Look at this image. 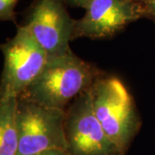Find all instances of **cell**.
I'll return each instance as SVG.
<instances>
[{
  "instance_id": "obj_2",
  "label": "cell",
  "mask_w": 155,
  "mask_h": 155,
  "mask_svg": "<svg viewBox=\"0 0 155 155\" xmlns=\"http://www.w3.org/2000/svg\"><path fill=\"white\" fill-rule=\"evenodd\" d=\"M93 110L113 142L126 154L141 127L133 97L122 81L102 75L90 88Z\"/></svg>"
},
{
  "instance_id": "obj_8",
  "label": "cell",
  "mask_w": 155,
  "mask_h": 155,
  "mask_svg": "<svg viewBox=\"0 0 155 155\" xmlns=\"http://www.w3.org/2000/svg\"><path fill=\"white\" fill-rule=\"evenodd\" d=\"M17 97L0 98V155H17Z\"/></svg>"
},
{
  "instance_id": "obj_5",
  "label": "cell",
  "mask_w": 155,
  "mask_h": 155,
  "mask_svg": "<svg viewBox=\"0 0 155 155\" xmlns=\"http://www.w3.org/2000/svg\"><path fill=\"white\" fill-rule=\"evenodd\" d=\"M65 133L67 152L71 155H125L97 120L90 89L66 110Z\"/></svg>"
},
{
  "instance_id": "obj_9",
  "label": "cell",
  "mask_w": 155,
  "mask_h": 155,
  "mask_svg": "<svg viewBox=\"0 0 155 155\" xmlns=\"http://www.w3.org/2000/svg\"><path fill=\"white\" fill-rule=\"evenodd\" d=\"M18 0H0V19L1 21L16 22L15 7Z\"/></svg>"
},
{
  "instance_id": "obj_12",
  "label": "cell",
  "mask_w": 155,
  "mask_h": 155,
  "mask_svg": "<svg viewBox=\"0 0 155 155\" xmlns=\"http://www.w3.org/2000/svg\"><path fill=\"white\" fill-rule=\"evenodd\" d=\"M36 155H71L66 150H61V149H53V150H48L42 153H40Z\"/></svg>"
},
{
  "instance_id": "obj_10",
  "label": "cell",
  "mask_w": 155,
  "mask_h": 155,
  "mask_svg": "<svg viewBox=\"0 0 155 155\" xmlns=\"http://www.w3.org/2000/svg\"><path fill=\"white\" fill-rule=\"evenodd\" d=\"M143 13V18L155 22V0H134Z\"/></svg>"
},
{
  "instance_id": "obj_3",
  "label": "cell",
  "mask_w": 155,
  "mask_h": 155,
  "mask_svg": "<svg viewBox=\"0 0 155 155\" xmlns=\"http://www.w3.org/2000/svg\"><path fill=\"white\" fill-rule=\"evenodd\" d=\"M4 68L0 98L17 97L43 70L48 55L25 26H18L16 35L1 45Z\"/></svg>"
},
{
  "instance_id": "obj_4",
  "label": "cell",
  "mask_w": 155,
  "mask_h": 155,
  "mask_svg": "<svg viewBox=\"0 0 155 155\" xmlns=\"http://www.w3.org/2000/svg\"><path fill=\"white\" fill-rule=\"evenodd\" d=\"M17 155H36L48 150L67 151L65 133L66 110L18 98Z\"/></svg>"
},
{
  "instance_id": "obj_1",
  "label": "cell",
  "mask_w": 155,
  "mask_h": 155,
  "mask_svg": "<svg viewBox=\"0 0 155 155\" xmlns=\"http://www.w3.org/2000/svg\"><path fill=\"white\" fill-rule=\"evenodd\" d=\"M102 75L101 71L71 50L67 54L48 58L43 70L19 98L66 110Z\"/></svg>"
},
{
  "instance_id": "obj_7",
  "label": "cell",
  "mask_w": 155,
  "mask_h": 155,
  "mask_svg": "<svg viewBox=\"0 0 155 155\" xmlns=\"http://www.w3.org/2000/svg\"><path fill=\"white\" fill-rule=\"evenodd\" d=\"M140 18L143 13L134 0H91L83 17L75 21L72 41L110 38Z\"/></svg>"
},
{
  "instance_id": "obj_6",
  "label": "cell",
  "mask_w": 155,
  "mask_h": 155,
  "mask_svg": "<svg viewBox=\"0 0 155 155\" xmlns=\"http://www.w3.org/2000/svg\"><path fill=\"white\" fill-rule=\"evenodd\" d=\"M65 0H36L30 7L23 24L48 57L71 51L75 21L70 17Z\"/></svg>"
},
{
  "instance_id": "obj_11",
  "label": "cell",
  "mask_w": 155,
  "mask_h": 155,
  "mask_svg": "<svg viewBox=\"0 0 155 155\" xmlns=\"http://www.w3.org/2000/svg\"><path fill=\"white\" fill-rule=\"evenodd\" d=\"M67 5L72 7H80L86 9L91 0H65Z\"/></svg>"
}]
</instances>
